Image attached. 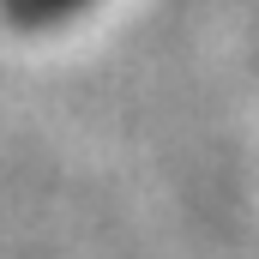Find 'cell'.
I'll return each instance as SVG.
<instances>
[{"instance_id":"1","label":"cell","mask_w":259,"mask_h":259,"mask_svg":"<svg viewBox=\"0 0 259 259\" xmlns=\"http://www.w3.org/2000/svg\"><path fill=\"white\" fill-rule=\"evenodd\" d=\"M78 6H91V0H0V18L12 24V30H55L66 24Z\"/></svg>"}]
</instances>
